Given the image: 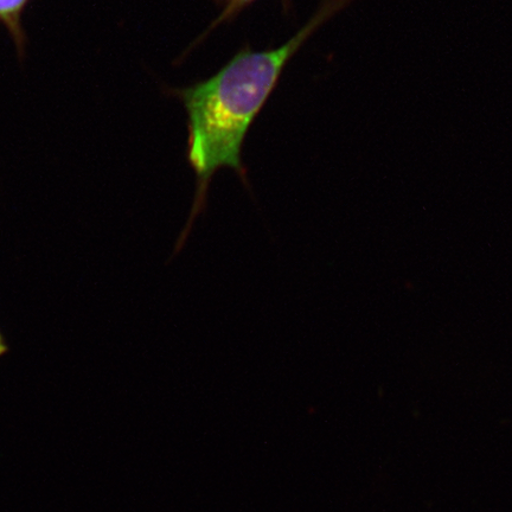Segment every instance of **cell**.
Here are the masks:
<instances>
[{
	"mask_svg": "<svg viewBox=\"0 0 512 512\" xmlns=\"http://www.w3.org/2000/svg\"><path fill=\"white\" fill-rule=\"evenodd\" d=\"M253 2H255V0H228L226 9H224L219 22L238 14L239 11Z\"/></svg>",
	"mask_w": 512,
	"mask_h": 512,
	"instance_id": "3957f363",
	"label": "cell"
},
{
	"mask_svg": "<svg viewBox=\"0 0 512 512\" xmlns=\"http://www.w3.org/2000/svg\"><path fill=\"white\" fill-rule=\"evenodd\" d=\"M8 352V345L5 344L2 334H0V357L4 356Z\"/></svg>",
	"mask_w": 512,
	"mask_h": 512,
	"instance_id": "277c9868",
	"label": "cell"
},
{
	"mask_svg": "<svg viewBox=\"0 0 512 512\" xmlns=\"http://www.w3.org/2000/svg\"><path fill=\"white\" fill-rule=\"evenodd\" d=\"M351 2L354 0H324L310 22L283 46L266 51L243 49L213 78L182 91L189 119V162L197 177V191L171 259L183 251L196 217L206 209L207 192L215 172L229 168L245 177L242 144L288 61L320 25Z\"/></svg>",
	"mask_w": 512,
	"mask_h": 512,
	"instance_id": "6da1fadb",
	"label": "cell"
},
{
	"mask_svg": "<svg viewBox=\"0 0 512 512\" xmlns=\"http://www.w3.org/2000/svg\"><path fill=\"white\" fill-rule=\"evenodd\" d=\"M29 0H0V23L9 29L17 47L23 49L24 36L21 18Z\"/></svg>",
	"mask_w": 512,
	"mask_h": 512,
	"instance_id": "7a4b0ae2",
	"label": "cell"
}]
</instances>
